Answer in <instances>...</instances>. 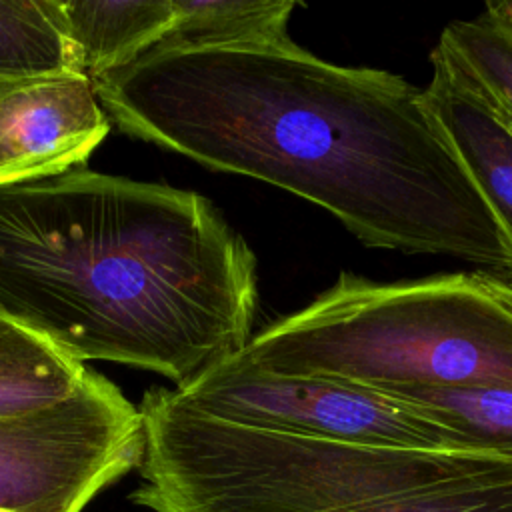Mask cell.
Returning a JSON list of instances; mask_svg holds the SVG:
<instances>
[{
  "label": "cell",
  "mask_w": 512,
  "mask_h": 512,
  "mask_svg": "<svg viewBox=\"0 0 512 512\" xmlns=\"http://www.w3.org/2000/svg\"><path fill=\"white\" fill-rule=\"evenodd\" d=\"M110 126L210 170L274 184L374 248L512 280V242L424 90L276 46H154L92 80Z\"/></svg>",
  "instance_id": "obj_1"
},
{
  "label": "cell",
  "mask_w": 512,
  "mask_h": 512,
  "mask_svg": "<svg viewBox=\"0 0 512 512\" xmlns=\"http://www.w3.org/2000/svg\"><path fill=\"white\" fill-rule=\"evenodd\" d=\"M256 258L204 196L86 166L0 188V312L176 390L250 342Z\"/></svg>",
  "instance_id": "obj_2"
},
{
  "label": "cell",
  "mask_w": 512,
  "mask_h": 512,
  "mask_svg": "<svg viewBox=\"0 0 512 512\" xmlns=\"http://www.w3.org/2000/svg\"><path fill=\"white\" fill-rule=\"evenodd\" d=\"M142 484L152 512H344L368 502L480 478L512 454L418 450L304 438L224 422L150 388L140 404Z\"/></svg>",
  "instance_id": "obj_3"
},
{
  "label": "cell",
  "mask_w": 512,
  "mask_h": 512,
  "mask_svg": "<svg viewBox=\"0 0 512 512\" xmlns=\"http://www.w3.org/2000/svg\"><path fill=\"white\" fill-rule=\"evenodd\" d=\"M242 354L268 372L378 392L512 388V310L480 274L382 284L342 272Z\"/></svg>",
  "instance_id": "obj_4"
},
{
  "label": "cell",
  "mask_w": 512,
  "mask_h": 512,
  "mask_svg": "<svg viewBox=\"0 0 512 512\" xmlns=\"http://www.w3.org/2000/svg\"><path fill=\"white\" fill-rule=\"evenodd\" d=\"M174 392L196 412L268 432L368 446L492 452L392 394L268 372L242 350Z\"/></svg>",
  "instance_id": "obj_5"
},
{
  "label": "cell",
  "mask_w": 512,
  "mask_h": 512,
  "mask_svg": "<svg viewBox=\"0 0 512 512\" xmlns=\"http://www.w3.org/2000/svg\"><path fill=\"white\" fill-rule=\"evenodd\" d=\"M142 452L138 406L112 380L88 370L70 398L0 418V508L84 512L140 466Z\"/></svg>",
  "instance_id": "obj_6"
},
{
  "label": "cell",
  "mask_w": 512,
  "mask_h": 512,
  "mask_svg": "<svg viewBox=\"0 0 512 512\" xmlns=\"http://www.w3.org/2000/svg\"><path fill=\"white\" fill-rule=\"evenodd\" d=\"M110 128L86 74L0 76V188L86 166Z\"/></svg>",
  "instance_id": "obj_7"
},
{
  "label": "cell",
  "mask_w": 512,
  "mask_h": 512,
  "mask_svg": "<svg viewBox=\"0 0 512 512\" xmlns=\"http://www.w3.org/2000/svg\"><path fill=\"white\" fill-rule=\"evenodd\" d=\"M426 102L480 196L512 242V126L432 50Z\"/></svg>",
  "instance_id": "obj_8"
},
{
  "label": "cell",
  "mask_w": 512,
  "mask_h": 512,
  "mask_svg": "<svg viewBox=\"0 0 512 512\" xmlns=\"http://www.w3.org/2000/svg\"><path fill=\"white\" fill-rule=\"evenodd\" d=\"M84 74L94 80L154 48L174 26V0H56Z\"/></svg>",
  "instance_id": "obj_9"
},
{
  "label": "cell",
  "mask_w": 512,
  "mask_h": 512,
  "mask_svg": "<svg viewBox=\"0 0 512 512\" xmlns=\"http://www.w3.org/2000/svg\"><path fill=\"white\" fill-rule=\"evenodd\" d=\"M84 362L8 320L0 328V418H16L70 398L86 378Z\"/></svg>",
  "instance_id": "obj_10"
},
{
  "label": "cell",
  "mask_w": 512,
  "mask_h": 512,
  "mask_svg": "<svg viewBox=\"0 0 512 512\" xmlns=\"http://www.w3.org/2000/svg\"><path fill=\"white\" fill-rule=\"evenodd\" d=\"M292 0H174V26L156 44L194 46H276L290 42Z\"/></svg>",
  "instance_id": "obj_11"
},
{
  "label": "cell",
  "mask_w": 512,
  "mask_h": 512,
  "mask_svg": "<svg viewBox=\"0 0 512 512\" xmlns=\"http://www.w3.org/2000/svg\"><path fill=\"white\" fill-rule=\"evenodd\" d=\"M84 74L56 0H0V76Z\"/></svg>",
  "instance_id": "obj_12"
},
{
  "label": "cell",
  "mask_w": 512,
  "mask_h": 512,
  "mask_svg": "<svg viewBox=\"0 0 512 512\" xmlns=\"http://www.w3.org/2000/svg\"><path fill=\"white\" fill-rule=\"evenodd\" d=\"M456 76L512 122V30L490 16L448 24L434 48Z\"/></svg>",
  "instance_id": "obj_13"
},
{
  "label": "cell",
  "mask_w": 512,
  "mask_h": 512,
  "mask_svg": "<svg viewBox=\"0 0 512 512\" xmlns=\"http://www.w3.org/2000/svg\"><path fill=\"white\" fill-rule=\"evenodd\" d=\"M392 394L478 446L512 454V388H410Z\"/></svg>",
  "instance_id": "obj_14"
},
{
  "label": "cell",
  "mask_w": 512,
  "mask_h": 512,
  "mask_svg": "<svg viewBox=\"0 0 512 512\" xmlns=\"http://www.w3.org/2000/svg\"><path fill=\"white\" fill-rule=\"evenodd\" d=\"M344 512H512V466L480 478L368 502Z\"/></svg>",
  "instance_id": "obj_15"
},
{
  "label": "cell",
  "mask_w": 512,
  "mask_h": 512,
  "mask_svg": "<svg viewBox=\"0 0 512 512\" xmlns=\"http://www.w3.org/2000/svg\"><path fill=\"white\" fill-rule=\"evenodd\" d=\"M482 282L486 284V288H488L496 298H500V300L512 310V288H510L502 278H494V276L482 274Z\"/></svg>",
  "instance_id": "obj_16"
},
{
  "label": "cell",
  "mask_w": 512,
  "mask_h": 512,
  "mask_svg": "<svg viewBox=\"0 0 512 512\" xmlns=\"http://www.w3.org/2000/svg\"><path fill=\"white\" fill-rule=\"evenodd\" d=\"M486 12L512 30V2H488Z\"/></svg>",
  "instance_id": "obj_17"
},
{
  "label": "cell",
  "mask_w": 512,
  "mask_h": 512,
  "mask_svg": "<svg viewBox=\"0 0 512 512\" xmlns=\"http://www.w3.org/2000/svg\"><path fill=\"white\" fill-rule=\"evenodd\" d=\"M8 320H10V318H6V316L0 312V328H2V326H6V324H8Z\"/></svg>",
  "instance_id": "obj_18"
},
{
  "label": "cell",
  "mask_w": 512,
  "mask_h": 512,
  "mask_svg": "<svg viewBox=\"0 0 512 512\" xmlns=\"http://www.w3.org/2000/svg\"><path fill=\"white\" fill-rule=\"evenodd\" d=\"M0 512H16V510H10V508H0Z\"/></svg>",
  "instance_id": "obj_19"
},
{
  "label": "cell",
  "mask_w": 512,
  "mask_h": 512,
  "mask_svg": "<svg viewBox=\"0 0 512 512\" xmlns=\"http://www.w3.org/2000/svg\"><path fill=\"white\" fill-rule=\"evenodd\" d=\"M504 282H506V284L512 288V280H504Z\"/></svg>",
  "instance_id": "obj_20"
},
{
  "label": "cell",
  "mask_w": 512,
  "mask_h": 512,
  "mask_svg": "<svg viewBox=\"0 0 512 512\" xmlns=\"http://www.w3.org/2000/svg\"><path fill=\"white\" fill-rule=\"evenodd\" d=\"M502 118H504V116H502ZM508 124H510V126H512V122H508Z\"/></svg>",
  "instance_id": "obj_21"
}]
</instances>
